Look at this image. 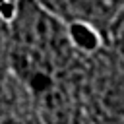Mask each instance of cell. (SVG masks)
Listing matches in <instances>:
<instances>
[{"mask_svg": "<svg viewBox=\"0 0 124 124\" xmlns=\"http://www.w3.org/2000/svg\"><path fill=\"white\" fill-rule=\"evenodd\" d=\"M66 23H85L107 37L114 17L124 10V0H39Z\"/></svg>", "mask_w": 124, "mask_h": 124, "instance_id": "cell-1", "label": "cell"}, {"mask_svg": "<svg viewBox=\"0 0 124 124\" xmlns=\"http://www.w3.org/2000/svg\"><path fill=\"white\" fill-rule=\"evenodd\" d=\"M10 74V23L0 16V83Z\"/></svg>", "mask_w": 124, "mask_h": 124, "instance_id": "cell-3", "label": "cell"}, {"mask_svg": "<svg viewBox=\"0 0 124 124\" xmlns=\"http://www.w3.org/2000/svg\"><path fill=\"white\" fill-rule=\"evenodd\" d=\"M107 39L110 41V45L114 48V56L118 58V62L124 64V10L110 23V27L107 31Z\"/></svg>", "mask_w": 124, "mask_h": 124, "instance_id": "cell-2", "label": "cell"}]
</instances>
